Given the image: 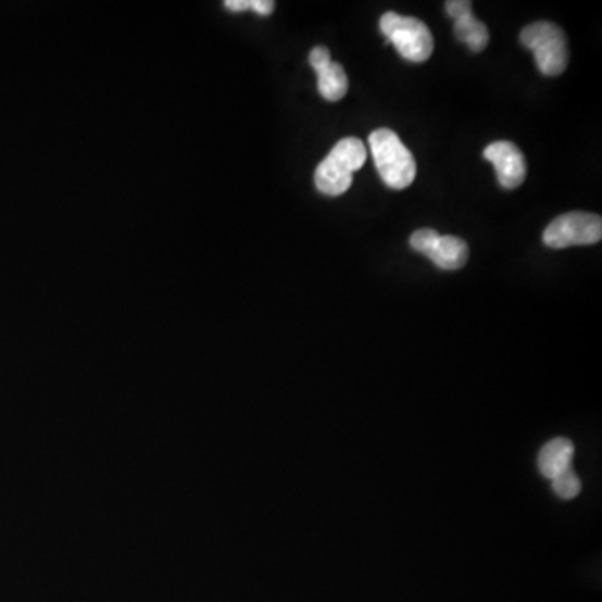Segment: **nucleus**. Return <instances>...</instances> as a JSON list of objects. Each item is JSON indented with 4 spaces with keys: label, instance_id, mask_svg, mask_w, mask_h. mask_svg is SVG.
Returning a JSON list of instances; mask_svg holds the SVG:
<instances>
[{
    "label": "nucleus",
    "instance_id": "nucleus-1",
    "mask_svg": "<svg viewBox=\"0 0 602 602\" xmlns=\"http://www.w3.org/2000/svg\"><path fill=\"white\" fill-rule=\"evenodd\" d=\"M368 145L378 175L385 185L392 189H405L414 183L417 163L392 129L380 127L372 133Z\"/></svg>",
    "mask_w": 602,
    "mask_h": 602
},
{
    "label": "nucleus",
    "instance_id": "nucleus-2",
    "mask_svg": "<svg viewBox=\"0 0 602 602\" xmlns=\"http://www.w3.org/2000/svg\"><path fill=\"white\" fill-rule=\"evenodd\" d=\"M365 161H367V149L360 139H341L316 167V188L327 197H340L349 191L353 183V173L362 170Z\"/></svg>",
    "mask_w": 602,
    "mask_h": 602
},
{
    "label": "nucleus",
    "instance_id": "nucleus-3",
    "mask_svg": "<svg viewBox=\"0 0 602 602\" xmlns=\"http://www.w3.org/2000/svg\"><path fill=\"white\" fill-rule=\"evenodd\" d=\"M521 42L536 55L537 67L544 76H561L569 66L566 33L548 21L529 24L521 33Z\"/></svg>",
    "mask_w": 602,
    "mask_h": 602
},
{
    "label": "nucleus",
    "instance_id": "nucleus-4",
    "mask_svg": "<svg viewBox=\"0 0 602 602\" xmlns=\"http://www.w3.org/2000/svg\"><path fill=\"white\" fill-rule=\"evenodd\" d=\"M380 30L387 37V45L392 42L393 48L406 61L425 62L432 55V33L418 18L387 12L381 15Z\"/></svg>",
    "mask_w": 602,
    "mask_h": 602
},
{
    "label": "nucleus",
    "instance_id": "nucleus-5",
    "mask_svg": "<svg viewBox=\"0 0 602 602\" xmlns=\"http://www.w3.org/2000/svg\"><path fill=\"white\" fill-rule=\"evenodd\" d=\"M542 240L552 250L599 243L602 240L601 216L591 213L563 214L545 228Z\"/></svg>",
    "mask_w": 602,
    "mask_h": 602
},
{
    "label": "nucleus",
    "instance_id": "nucleus-6",
    "mask_svg": "<svg viewBox=\"0 0 602 602\" xmlns=\"http://www.w3.org/2000/svg\"><path fill=\"white\" fill-rule=\"evenodd\" d=\"M484 158L496 166L499 183L502 188H519L527 176V163L521 151L514 142L496 141L487 146L484 151Z\"/></svg>",
    "mask_w": 602,
    "mask_h": 602
},
{
    "label": "nucleus",
    "instance_id": "nucleus-7",
    "mask_svg": "<svg viewBox=\"0 0 602 602\" xmlns=\"http://www.w3.org/2000/svg\"><path fill=\"white\" fill-rule=\"evenodd\" d=\"M310 66L318 74V92L330 102L340 101L349 91V77L338 62L331 61L330 51L324 46L310 52Z\"/></svg>",
    "mask_w": 602,
    "mask_h": 602
},
{
    "label": "nucleus",
    "instance_id": "nucleus-8",
    "mask_svg": "<svg viewBox=\"0 0 602 602\" xmlns=\"http://www.w3.org/2000/svg\"><path fill=\"white\" fill-rule=\"evenodd\" d=\"M446 11L455 21V37L467 45L472 52H482L489 45V29L486 24L480 23L479 18L472 14V2L450 0L446 4Z\"/></svg>",
    "mask_w": 602,
    "mask_h": 602
},
{
    "label": "nucleus",
    "instance_id": "nucleus-9",
    "mask_svg": "<svg viewBox=\"0 0 602 602\" xmlns=\"http://www.w3.org/2000/svg\"><path fill=\"white\" fill-rule=\"evenodd\" d=\"M574 443L566 437L549 440L537 455V468L545 479H555L573 468Z\"/></svg>",
    "mask_w": 602,
    "mask_h": 602
},
{
    "label": "nucleus",
    "instance_id": "nucleus-10",
    "mask_svg": "<svg viewBox=\"0 0 602 602\" xmlns=\"http://www.w3.org/2000/svg\"><path fill=\"white\" fill-rule=\"evenodd\" d=\"M427 256L432 260L434 265L439 266L442 269L464 268L465 263L468 260V247L464 240L457 238V236H440L437 238L436 243L432 244Z\"/></svg>",
    "mask_w": 602,
    "mask_h": 602
},
{
    "label": "nucleus",
    "instance_id": "nucleus-11",
    "mask_svg": "<svg viewBox=\"0 0 602 602\" xmlns=\"http://www.w3.org/2000/svg\"><path fill=\"white\" fill-rule=\"evenodd\" d=\"M580 487H582V484H580V479L573 468H569V471L552 479V490H554L555 496H557L559 499H563V501L576 499L577 496H579Z\"/></svg>",
    "mask_w": 602,
    "mask_h": 602
},
{
    "label": "nucleus",
    "instance_id": "nucleus-12",
    "mask_svg": "<svg viewBox=\"0 0 602 602\" xmlns=\"http://www.w3.org/2000/svg\"><path fill=\"white\" fill-rule=\"evenodd\" d=\"M437 238H439V233H437L436 229L422 228L412 235L411 247L414 248L415 251H418V253L427 256L428 251H430L432 244L436 243Z\"/></svg>",
    "mask_w": 602,
    "mask_h": 602
},
{
    "label": "nucleus",
    "instance_id": "nucleus-13",
    "mask_svg": "<svg viewBox=\"0 0 602 602\" xmlns=\"http://www.w3.org/2000/svg\"><path fill=\"white\" fill-rule=\"evenodd\" d=\"M250 9H253L256 14L269 15L275 11V2H272V0H251Z\"/></svg>",
    "mask_w": 602,
    "mask_h": 602
},
{
    "label": "nucleus",
    "instance_id": "nucleus-14",
    "mask_svg": "<svg viewBox=\"0 0 602 602\" xmlns=\"http://www.w3.org/2000/svg\"><path fill=\"white\" fill-rule=\"evenodd\" d=\"M251 0H226L225 8L233 12H243L250 9Z\"/></svg>",
    "mask_w": 602,
    "mask_h": 602
}]
</instances>
